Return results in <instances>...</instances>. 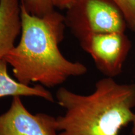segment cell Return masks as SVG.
<instances>
[{"mask_svg": "<svg viewBox=\"0 0 135 135\" xmlns=\"http://www.w3.org/2000/svg\"><path fill=\"white\" fill-rule=\"evenodd\" d=\"M21 10L20 42L3 58L12 68L16 80L26 85L38 83L53 88L87 72L84 64L68 60L59 48L64 38L65 16L55 10L36 16L21 5Z\"/></svg>", "mask_w": 135, "mask_h": 135, "instance_id": "1", "label": "cell"}, {"mask_svg": "<svg viewBox=\"0 0 135 135\" xmlns=\"http://www.w3.org/2000/svg\"><path fill=\"white\" fill-rule=\"evenodd\" d=\"M83 50L91 56L96 66L106 77L117 76L131 49L124 33L89 34L78 39Z\"/></svg>", "mask_w": 135, "mask_h": 135, "instance_id": "4", "label": "cell"}, {"mask_svg": "<svg viewBox=\"0 0 135 135\" xmlns=\"http://www.w3.org/2000/svg\"><path fill=\"white\" fill-rule=\"evenodd\" d=\"M123 13L127 25L135 31V0H113Z\"/></svg>", "mask_w": 135, "mask_h": 135, "instance_id": "9", "label": "cell"}, {"mask_svg": "<svg viewBox=\"0 0 135 135\" xmlns=\"http://www.w3.org/2000/svg\"><path fill=\"white\" fill-rule=\"evenodd\" d=\"M65 21L78 39L89 34L124 33L128 26L113 0H76L66 9Z\"/></svg>", "mask_w": 135, "mask_h": 135, "instance_id": "3", "label": "cell"}, {"mask_svg": "<svg viewBox=\"0 0 135 135\" xmlns=\"http://www.w3.org/2000/svg\"><path fill=\"white\" fill-rule=\"evenodd\" d=\"M6 97H36L54 102L51 93L43 85H26L10 76L8 72V63L0 59V98Z\"/></svg>", "mask_w": 135, "mask_h": 135, "instance_id": "7", "label": "cell"}, {"mask_svg": "<svg viewBox=\"0 0 135 135\" xmlns=\"http://www.w3.org/2000/svg\"><path fill=\"white\" fill-rule=\"evenodd\" d=\"M21 27L20 0H0V59L14 48Z\"/></svg>", "mask_w": 135, "mask_h": 135, "instance_id": "6", "label": "cell"}, {"mask_svg": "<svg viewBox=\"0 0 135 135\" xmlns=\"http://www.w3.org/2000/svg\"><path fill=\"white\" fill-rule=\"evenodd\" d=\"M28 13L35 16L42 17L55 11L53 0H20Z\"/></svg>", "mask_w": 135, "mask_h": 135, "instance_id": "8", "label": "cell"}, {"mask_svg": "<svg viewBox=\"0 0 135 135\" xmlns=\"http://www.w3.org/2000/svg\"><path fill=\"white\" fill-rule=\"evenodd\" d=\"M76 0H53V3L55 8L60 9H67Z\"/></svg>", "mask_w": 135, "mask_h": 135, "instance_id": "10", "label": "cell"}, {"mask_svg": "<svg viewBox=\"0 0 135 135\" xmlns=\"http://www.w3.org/2000/svg\"><path fill=\"white\" fill-rule=\"evenodd\" d=\"M56 118L32 114L20 97H13L9 109L0 114V135H58Z\"/></svg>", "mask_w": 135, "mask_h": 135, "instance_id": "5", "label": "cell"}, {"mask_svg": "<svg viewBox=\"0 0 135 135\" xmlns=\"http://www.w3.org/2000/svg\"><path fill=\"white\" fill-rule=\"evenodd\" d=\"M56 99L65 109L56 118L58 135H119L128 125L135 135V83L119 84L106 77L98 81L91 94L61 87Z\"/></svg>", "mask_w": 135, "mask_h": 135, "instance_id": "2", "label": "cell"}]
</instances>
